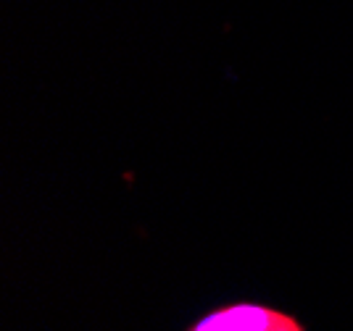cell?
Segmentation results:
<instances>
[{
	"instance_id": "6da1fadb",
	"label": "cell",
	"mask_w": 353,
	"mask_h": 331,
	"mask_svg": "<svg viewBox=\"0 0 353 331\" xmlns=\"http://www.w3.org/2000/svg\"><path fill=\"white\" fill-rule=\"evenodd\" d=\"M188 331H306V326L277 308L235 303L203 316Z\"/></svg>"
}]
</instances>
